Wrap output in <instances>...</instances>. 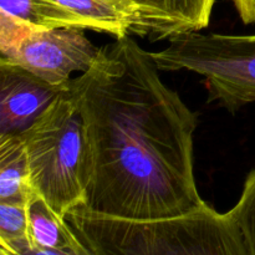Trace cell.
<instances>
[{
    "mask_svg": "<svg viewBox=\"0 0 255 255\" xmlns=\"http://www.w3.org/2000/svg\"><path fill=\"white\" fill-rule=\"evenodd\" d=\"M159 71L128 35L102 46L92 66L70 81L89 147L81 206L92 213L149 221L206 203L193 171L198 119Z\"/></svg>",
    "mask_w": 255,
    "mask_h": 255,
    "instance_id": "1",
    "label": "cell"
},
{
    "mask_svg": "<svg viewBox=\"0 0 255 255\" xmlns=\"http://www.w3.org/2000/svg\"><path fill=\"white\" fill-rule=\"evenodd\" d=\"M90 255H253L231 212L204 203L172 218L134 221L92 213L82 206L65 217Z\"/></svg>",
    "mask_w": 255,
    "mask_h": 255,
    "instance_id": "2",
    "label": "cell"
},
{
    "mask_svg": "<svg viewBox=\"0 0 255 255\" xmlns=\"http://www.w3.org/2000/svg\"><path fill=\"white\" fill-rule=\"evenodd\" d=\"M22 137L32 189L57 216L65 218L72 208L84 204L89 176L84 121L69 90Z\"/></svg>",
    "mask_w": 255,
    "mask_h": 255,
    "instance_id": "3",
    "label": "cell"
},
{
    "mask_svg": "<svg viewBox=\"0 0 255 255\" xmlns=\"http://www.w3.org/2000/svg\"><path fill=\"white\" fill-rule=\"evenodd\" d=\"M151 54L162 71L187 70L203 76L212 100L229 111L255 102V35L186 32Z\"/></svg>",
    "mask_w": 255,
    "mask_h": 255,
    "instance_id": "4",
    "label": "cell"
},
{
    "mask_svg": "<svg viewBox=\"0 0 255 255\" xmlns=\"http://www.w3.org/2000/svg\"><path fill=\"white\" fill-rule=\"evenodd\" d=\"M101 47L80 29H32L7 52L6 59L52 85H67L74 72H86Z\"/></svg>",
    "mask_w": 255,
    "mask_h": 255,
    "instance_id": "5",
    "label": "cell"
},
{
    "mask_svg": "<svg viewBox=\"0 0 255 255\" xmlns=\"http://www.w3.org/2000/svg\"><path fill=\"white\" fill-rule=\"evenodd\" d=\"M69 85H52L0 57V137L26 132Z\"/></svg>",
    "mask_w": 255,
    "mask_h": 255,
    "instance_id": "6",
    "label": "cell"
},
{
    "mask_svg": "<svg viewBox=\"0 0 255 255\" xmlns=\"http://www.w3.org/2000/svg\"><path fill=\"white\" fill-rule=\"evenodd\" d=\"M74 12L87 30L106 32L116 39L139 35L151 37V15L133 0H52Z\"/></svg>",
    "mask_w": 255,
    "mask_h": 255,
    "instance_id": "7",
    "label": "cell"
},
{
    "mask_svg": "<svg viewBox=\"0 0 255 255\" xmlns=\"http://www.w3.org/2000/svg\"><path fill=\"white\" fill-rule=\"evenodd\" d=\"M27 218L29 238L34 246L57 251H81L85 248L66 219L57 216L36 192L27 199Z\"/></svg>",
    "mask_w": 255,
    "mask_h": 255,
    "instance_id": "8",
    "label": "cell"
},
{
    "mask_svg": "<svg viewBox=\"0 0 255 255\" xmlns=\"http://www.w3.org/2000/svg\"><path fill=\"white\" fill-rule=\"evenodd\" d=\"M34 192L22 134L0 137V201L27 202Z\"/></svg>",
    "mask_w": 255,
    "mask_h": 255,
    "instance_id": "9",
    "label": "cell"
},
{
    "mask_svg": "<svg viewBox=\"0 0 255 255\" xmlns=\"http://www.w3.org/2000/svg\"><path fill=\"white\" fill-rule=\"evenodd\" d=\"M216 0H154L159 19L158 40L199 31L209 25Z\"/></svg>",
    "mask_w": 255,
    "mask_h": 255,
    "instance_id": "10",
    "label": "cell"
},
{
    "mask_svg": "<svg viewBox=\"0 0 255 255\" xmlns=\"http://www.w3.org/2000/svg\"><path fill=\"white\" fill-rule=\"evenodd\" d=\"M0 12L34 29L87 30L80 17L52 0H0Z\"/></svg>",
    "mask_w": 255,
    "mask_h": 255,
    "instance_id": "11",
    "label": "cell"
},
{
    "mask_svg": "<svg viewBox=\"0 0 255 255\" xmlns=\"http://www.w3.org/2000/svg\"><path fill=\"white\" fill-rule=\"evenodd\" d=\"M229 212L243 232L252 254L255 255V169L247 177L241 198Z\"/></svg>",
    "mask_w": 255,
    "mask_h": 255,
    "instance_id": "12",
    "label": "cell"
},
{
    "mask_svg": "<svg viewBox=\"0 0 255 255\" xmlns=\"http://www.w3.org/2000/svg\"><path fill=\"white\" fill-rule=\"evenodd\" d=\"M29 238L27 202L0 201V241Z\"/></svg>",
    "mask_w": 255,
    "mask_h": 255,
    "instance_id": "13",
    "label": "cell"
},
{
    "mask_svg": "<svg viewBox=\"0 0 255 255\" xmlns=\"http://www.w3.org/2000/svg\"><path fill=\"white\" fill-rule=\"evenodd\" d=\"M0 247L7 249L15 255H90L86 248L81 251H57L36 247L27 238L12 239V241H0Z\"/></svg>",
    "mask_w": 255,
    "mask_h": 255,
    "instance_id": "14",
    "label": "cell"
},
{
    "mask_svg": "<svg viewBox=\"0 0 255 255\" xmlns=\"http://www.w3.org/2000/svg\"><path fill=\"white\" fill-rule=\"evenodd\" d=\"M244 24H255V0H232Z\"/></svg>",
    "mask_w": 255,
    "mask_h": 255,
    "instance_id": "15",
    "label": "cell"
},
{
    "mask_svg": "<svg viewBox=\"0 0 255 255\" xmlns=\"http://www.w3.org/2000/svg\"><path fill=\"white\" fill-rule=\"evenodd\" d=\"M133 1L138 2L139 5L144 7V9L148 11V14L151 15L152 21H153V32L151 35L152 40H158L159 37V19L158 15H157L156 7H154V0H133Z\"/></svg>",
    "mask_w": 255,
    "mask_h": 255,
    "instance_id": "16",
    "label": "cell"
},
{
    "mask_svg": "<svg viewBox=\"0 0 255 255\" xmlns=\"http://www.w3.org/2000/svg\"><path fill=\"white\" fill-rule=\"evenodd\" d=\"M0 255H15V254H12L11 252H9V251H7V249H5V248H2V247H0Z\"/></svg>",
    "mask_w": 255,
    "mask_h": 255,
    "instance_id": "17",
    "label": "cell"
}]
</instances>
